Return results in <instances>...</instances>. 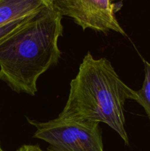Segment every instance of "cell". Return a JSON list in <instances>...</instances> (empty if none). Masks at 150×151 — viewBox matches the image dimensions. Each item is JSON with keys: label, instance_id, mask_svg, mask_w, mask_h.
I'll return each mask as SVG.
<instances>
[{"label": "cell", "instance_id": "obj_1", "mask_svg": "<svg viewBox=\"0 0 150 151\" xmlns=\"http://www.w3.org/2000/svg\"><path fill=\"white\" fill-rule=\"evenodd\" d=\"M63 16L51 6L0 41V81L13 91L35 96L40 76L58 63Z\"/></svg>", "mask_w": 150, "mask_h": 151}, {"label": "cell", "instance_id": "obj_2", "mask_svg": "<svg viewBox=\"0 0 150 151\" xmlns=\"http://www.w3.org/2000/svg\"><path fill=\"white\" fill-rule=\"evenodd\" d=\"M137 98L136 91L121 80L107 58H95L88 52L71 81L67 102L58 116L107 124L129 145L124 103Z\"/></svg>", "mask_w": 150, "mask_h": 151}, {"label": "cell", "instance_id": "obj_3", "mask_svg": "<svg viewBox=\"0 0 150 151\" xmlns=\"http://www.w3.org/2000/svg\"><path fill=\"white\" fill-rule=\"evenodd\" d=\"M35 127L34 138L49 144L46 151H104L99 123L57 116L41 122L27 118Z\"/></svg>", "mask_w": 150, "mask_h": 151}, {"label": "cell", "instance_id": "obj_4", "mask_svg": "<svg viewBox=\"0 0 150 151\" xmlns=\"http://www.w3.org/2000/svg\"><path fill=\"white\" fill-rule=\"evenodd\" d=\"M50 6L62 16H67L83 30L92 29L107 33L110 31L126 35L116 19L121 4L111 0H49Z\"/></svg>", "mask_w": 150, "mask_h": 151}, {"label": "cell", "instance_id": "obj_5", "mask_svg": "<svg viewBox=\"0 0 150 151\" xmlns=\"http://www.w3.org/2000/svg\"><path fill=\"white\" fill-rule=\"evenodd\" d=\"M50 6L49 0H0V26Z\"/></svg>", "mask_w": 150, "mask_h": 151}, {"label": "cell", "instance_id": "obj_6", "mask_svg": "<svg viewBox=\"0 0 150 151\" xmlns=\"http://www.w3.org/2000/svg\"><path fill=\"white\" fill-rule=\"evenodd\" d=\"M145 77L141 89L136 91L138 98L135 101L144 108L150 119V63L144 61Z\"/></svg>", "mask_w": 150, "mask_h": 151}, {"label": "cell", "instance_id": "obj_7", "mask_svg": "<svg viewBox=\"0 0 150 151\" xmlns=\"http://www.w3.org/2000/svg\"><path fill=\"white\" fill-rule=\"evenodd\" d=\"M31 16H26V17L18 19V20H15L13 22H10V23H7L6 24L2 25V26H0V41H2L6 37L10 35L13 32H14L15 31L19 29L20 27H21L29 20Z\"/></svg>", "mask_w": 150, "mask_h": 151}, {"label": "cell", "instance_id": "obj_8", "mask_svg": "<svg viewBox=\"0 0 150 151\" xmlns=\"http://www.w3.org/2000/svg\"><path fill=\"white\" fill-rule=\"evenodd\" d=\"M16 151H45L41 148L38 145H24L21 146Z\"/></svg>", "mask_w": 150, "mask_h": 151}, {"label": "cell", "instance_id": "obj_9", "mask_svg": "<svg viewBox=\"0 0 150 151\" xmlns=\"http://www.w3.org/2000/svg\"><path fill=\"white\" fill-rule=\"evenodd\" d=\"M0 151H5L4 150H3V148L1 147V142H0Z\"/></svg>", "mask_w": 150, "mask_h": 151}]
</instances>
